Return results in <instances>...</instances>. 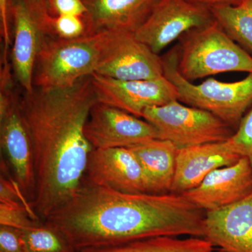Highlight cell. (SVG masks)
<instances>
[{"mask_svg": "<svg viewBox=\"0 0 252 252\" xmlns=\"http://www.w3.org/2000/svg\"><path fill=\"white\" fill-rule=\"evenodd\" d=\"M87 9L84 16L86 34L102 31L135 33L159 0H83Z\"/></svg>", "mask_w": 252, "mask_h": 252, "instance_id": "cell-17", "label": "cell"}, {"mask_svg": "<svg viewBox=\"0 0 252 252\" xmlns=\"http://www.w3.org/2000/svg\"><path fill=\"white\" fill-rule=\"evenodd\" d=\"M217 252H225L224 250H219L218 251H217Z\"/></svg>", "mask_w": 252, "mask_h": 252, "instance_id": "cell-29", "label": "cell"}, {"mask_svg": "<svg viewBox=\"0 0 252 252\" xmlns=\"http://www.w3.org/2000/svg\"><path fill=\"white\" fill-rule=\"evenodd\" d=\"M97 101L142 118L148 107L178 100L175 85L166 77L149 80H118L94 74L91 76Z\"/></svg>", "mask_w": 252, "mask_h": 252, "instance_id": "cell-10", "label": "cell"}, {"mask_svg": "<svg viewBox=\"0 0 252 252\" xmlns=\"http://www.w3.org/2000/svg\"><path fill=\"white\" fill-rule=\"evenodd\" d=\"M21 233L26 252H74L64 236L45 222Z\"/></svg>", "mask_w": 252, "mask_h": 252, "instance_id": "cell-21", "label": "cell"}, {"mask_svg": "<svg viewBox=\"0 0 252 252\" xmlns=\"http://www.w3.org/2000/svg\"><path fill=\"white\" fill-rule=\"evenodd\" d=\"M205 212L178 194H131L83 180L77 191L44 222L74 252L160 236L204 238Z\"/></svg>", "mask_w": 252, "mask_h": 252, "instance_id": "cell-1", "label": "cell"}, {"mask_svg": "<svg viewBox=\"0 0 252 252\" xmlns=\"http://www.w3.org/2000/svg\"><path fill=\"white\" fill-rule=\"evenodd\" d=\"M164 77L171 81L182 103L212 113L233 130L252 107V73L234 82L207 79L194 84L181 75L177 67V46L162 56Z\"/></svg>", "mask_w": 252, "mask_h": 252, "instance_id": "cell-4", "label": "cell"}, {"mask_svg": "<svg viewBox=\"0 0 252 252\" xmlns=\"http://www.w3.org/2000/svg\"><path fill=\"white\" fill-rule=\"evenodd\" d=\"M102 32V52L94 74L124 81L163 77L162 58L140 40L135 33Z\"/></svg>", "mask_w": 252, "mask_h": 252, "instance_id": "cell-7", "label": "cell"}, {"mask_svg": "<svg viewBox=\"0 0 252 252\" xmlns=\"http://www.w3.org/2000/svg\"><path fill=\"white\" fill-rule=\"evenodd\" d=\"M214 18L228 36L252 56V0L238 6L210 9Z\"/></svg>", "mask_w": 252, "mask_h": 252, "instance_id": "cell-20", "label": "cell"}, {"mask_svg": "<svg viewBox=\"0 0 252 252\" xmlns=\"http://www.w3.org/2000/svg\"><path fill=\"white\" fill-rule=\"evenodd\" d=\"M17 95L0 111V142L18 187L32 207L35 190L32 146Z\"/></svg>", "mask_w": 252, "mask_h": 252, "instance_id": "cell-13", "label": "cell"}, {"mask_svg": "<svg viewBox=\"0 0 252 252\" xmlns=\"http://www.w3.org/2000/svg\"><path fill=\"white\" fill-rule=\"evenodd\" d=\"M225 144L232 152L242 158H247L252 165V107Z\"/></svg>", "mask_w": 252, "mask_h": 252, "instance_id": "cell-24", "label": "cell"}, {"mask_svg": "<svg viewBox=\"0 0 252 252\" xmlns=\"http://www.w3.org/2000/svg\"><path fill=\"white\" fill-rule=\"evenodd\" d=\"M97 102L91 76L70 87L34 88L20 99L34 158L32 208L41 221L72 198L82 183L94 149L85 126Z\"/></svg>", "mask_w": 252, "mask_h": 252, "instance_id": "cell-2", "label": "cell"}, {"mask_svg": "<svg viewBox=\"0 0 252 252\" xmlns=\"http://www.w3.org/2000/svg\"><path fill=\"white\" fill-rule=\"evenodd\" d=\"M34 212L21 204L0 203V225L19 230L33 228L42 223Z\"/></svg>", "mask_w": 252, "mask_h": 252, "instance_id": "cell-23", "label": "cell"}, {"mask_svg": "<svg viewBox=\"0 0 252 252\" xmlns=\"http://www.w3.org/2000/svg\"><path fill=\"white\" fill-rule=\"evenodd\" d=\"M84 180L122 193H151L148 179L140 161L127 147L94 149Z\"/></svg>", "mask_w": 252, "mask_h": 252, "instance_id": "cell-12", "label": "cell"}, {"mask_svg": "<svg viewBox=\"0 0 252 252\" xmlns=\"http://www.w3.org/2000/svg\"><path fill=\"white\" fill-rule=\"evenodd\" d=\"M0 252H26L21 230L0 226Z\"/></svg>", "mask_w": 252, "mask_h": 252, "instance_id": "cell-26", "label": "cell"}, {"mask_svg": "<svg viewBox=\"0 0 252 252\" xmlns=\"http://www.w3.org/2000/svg\"><path fill=\"white\" fill-rule=\"evenodd\" d=\"M142 118L157 128L160 139L171 141L179 149L225 142L235 132L212 113L177 99L148 107Z\"/></svg>", "mask_w": 252, "mask_h": 252, "instance_id": "cell-6", "label": "cell"}, {"mask_svg": "<svg viewBox=\"0 0 252 252\" xmlns=\"http://www.w3.org/2000/svg\"><path fill=\"white\" fill-rule=\"evenodd\" d=\"M252 193V165L241 158L229 166L214 170L200 185L182 195L205 212L229 206Z\"/></svg>", "mask_w": 252, "mask_h": 252, "instance_id": "cell-14", "label": "cell"}, {"mask_svg": "<svg viewBox=\"0 0 252 252\" xmlns=\"http://www.w3.org/2000/svg\"><path fill=\"white\" fill-rule=\"evenodd\" d=\"M85 135L94 149L129 147L160 139L158 131L147 121L98 102L91 109Z\"/></svg>", "mask_w": 252, "mask_h": 252, "instance_id": "cell-11", "label": "cell"}, {"mask_svg": "<svg viewBox=\"0 0 252 252\" xmlns=\"http://www.w3.org/2000/svg\"><path fill=\"white\" fill-rule=\"evenodd\" d=\"M44 30L46 36L75 39L86 34V24L83 16L74 15L52 16L49 11L44 21Z\"/></svg>", "mask_w": 252, "mask_h": 252, "instance_id": "cell-22", "label": "cell"}, {"mask_svg": "<svg viewBox=\"0 0 252 252\" xmlns=\"http://www.w3.org/2000/svg\"><path fill=\"white\" fill-rule=\"evenodd\" d=\"M214 21L205 6L188 0H159L135 36L158 54L187 32Z\"/></svg>", "mask_w": 252, "mask_h": 252, "instance_id": "cell-9", "label": "cell"}, {"mask_svg": "<svg viewBox=\"0 0 252 252\" xmlns=\"http://www.w3.org/2000/svg\"><path fill=\"white\" fill-rule=\"evenodd\" d=\"M179 40L177 67L187 80L222 73H252V55L233 41L215 20L187 32Z\"/></svg>", "mask_w": 252, "mask_h": 252, "instance_id": "cell-3", "label": "cell"}, {"mask_svg": "<svg viewBox=\"0 0 252 252\" xmlns=\"http://www.w3.org/2000/svg\"><path fill=\"white\" fill-rule=\"evenodd\" d=\"M188 1L211 9L217 6H238L241 4L244 0H188Z\"/></svg>", "mask_w": 252, "mask_h": 252, "instance_id": "cell-28", "label": "cell"}, {"mask_svg": "<svg viewBox=\"0 0 252 252\" xmlns=\"http://www.w3.org/2000/svg\"><path fill=\"white\" fill-rule=\"evenodd\" d=\"M43 0H10L12 28L11 64L14 77L24 92L34 91L33 77L38 55L45 37L41 24Z\"/></svg>", "mask_w": 252, "mask_h": 252, "instance_id": "cell-8", "label": "cell"}, {"mask_svg": "<svg viewBox=\"0 0 252 252\" xmlns=\"http://www.w3.org/2000/svg\"><path fill=\"white\" fill-rule=\"evenodd\" d=\"M214 245L204 238L181 239L160 236L130 243L75 252H215Z\"/></svg>", "mask_w": 252, "mask_h": 252, "instance_id": "cell-19", "label": "cell"}, {"mask_svg": "<svg viewBox=\"0 0 252 252\" xmlns=\"http://www.w3.org/2000/svg\"><path fill=\"white\" fill-rule=\"evenodd\" d=\"M241 158L230 151L225 142L179 149L170 193L182 195L195 189L212 171L233 165Z\"/></svg>", "mask_w": 252, "mask_h": 252, "instance_id": "cell-16", "label": "cell"}, {"mask_svg": "<svg viewBox=\"0 0 252 252\" xmlns=\"http://www.w3.org/2000/svg\"><path fill=\"white\" fill-rule=\"evenodd\" d=\"M46 9L52 16L74 15L84 17L87 9L83 0H44Z\"/></svg>", "mask_w": 252, "mask_h": 252, "instance_id": "cell-25", "label": "cell"}, {"mask_svg": "<svg viewBox=\"0 0 252 252\" xmlns=\"http://www.w3.org/2000/svg\"><path fill=\"white\" fill-rule=\"evenodd\" d=\"M204 238L226 252H252V193L229 206L205 212Z\"/></svg>", "mask_w": 252, "mask_h": 252, "instance_id": "cell-15", "label": "cell"}, {"mask_svg": "<svg viewBox=\"0 0 252 252\" xmlns=\"http://www.w3.org/2000/svg\"><path fill=\"white\" fill-rule=\"evenodd\" d=\"M102 41V32L75 39L45 36L34 67V88L70 87L92 76L100 59Z\"/></svg>", "mask_w": 252, "mask_h": 252, "instance_id": "cell-5", "label": "cell"}, {"mask_svg": "<svg viewBox=\"0 0 252 252\" xmlns=\"http://www.w3.org/2000/svg\"><path fill=\"white\" fill-rule=\"evenodd\" d=\"M10 0H0V31L3 41V54L1 58H9V47L11 46V23L9 18Z\"/></svg>", "mask_w": 252, "mask_h": 252, "instance_id": "cell-27", "label": "cell"}, {"mask_svg": "<svg viewBox=\"0 0 252 252\" xmlns=\"http://www.w3.org/2000/svg\"><path fill=\"white\" fill-rule=\"evenodd\" d=\"M130 149L140 161L152 194L170 193L179 148L171 141L153 139L134 144Z\"/></svg>", "mask_w": 252, "mask_h": 252, "instance_id": "cell-18", "label": "cell"}]
</instances>
